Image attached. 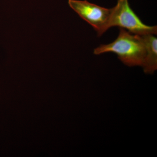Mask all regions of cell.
<instances>
[{"mask_svg": "<svg viewBox=\"0 0 157 157\" xmlns=\"http://www.w3.org/2000/svg\"><path fill=\"white\" fill-rule=\"evenodd\" d=\"M113 52L127 66H143L146 48L141 35L132 33L125 29H120L117 38L113 42L101 45L94 50L95 55Z\"/></svg>", "mask_w": 157, "mask_h": 157, "instance_id": "6da1fadb", "label": "cell"}, {"mask_svg": "<svg viewBox=\"0 0 157 157\" xmlns=\"http://www.w3.org/2000/svg\"><path fill=\"white\" fill-rule=\"evenodd\" d=\"M115 26L137 35H156L157 33V26H151L144 24L130 7L128 0H118L116 6L112 8L107 29Z\"/></svg>", "mask_w": 157, "mask_h": 157, "instance_id": "7a4b0ae2", "label": "cell"}, {"mask_svg": "<svg viewBox=\"0 0 157 157\" xmlns=\"http://www.w3.org/2000/svg\"><path fill=\"white\" fill-rule=\"evenodd\" d=\"M70 8L81 18L94 29L99 36L107 30V25L111 17L112 9H107L86 0H69Z\"/></svg>", "mask_w": 157, "mask_h": 157, "instance_id": "3957f363", "label": "cell"}, {"mask_svg": "<svg viewBox=\"0 0 157 157\" xmlns=\"http://www.w3.org/2000/svg\"><path fill=\"white\" fill-rule=\"evenodd\" d=\"M155 35H141L146 48V55L142 66L146 73H153L157 69V39Z\"/></svg>", "mask_w": 157, "mask_h": 157, "instance_id": "277c9868", "label": "cell"}]
</instances>
